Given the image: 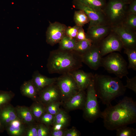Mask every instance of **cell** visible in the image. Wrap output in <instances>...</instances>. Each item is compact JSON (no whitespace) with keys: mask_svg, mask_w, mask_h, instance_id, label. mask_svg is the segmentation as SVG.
Segmentation results:
<instances>
[{"mask_svg":"<svg viewBox=\"0 0 136 136\" xmlns=\"http://www.w3.org/2000/svg\"><path fill=\"white\" fill-rule=\"evenodd\" d=\"M126 78V84L124 86L126 88L129 89L136 93V76L130 78L127 76Z\"/></svg>","mask_w":136,"mask_h":136,"instance_id":"8d00e7d4","label":"cell"},{"mask_svg":"<svg viewBox=\"0 0 136 136\" xmlns=\"http://www.w3.org/2000/svg\"><path fill=\"white\" fill-rule=\"evenodd\" d=\"M57 79V77H47L42 75L37 70L34 72L31 80L39 92L45 87L55 83Z\"/></svg>","mask_w":136,"mask_h":136,"instance_id":"e0dca14e","label":"cell"},{"mask_svg":"<svg viewBox=\"0 0 136 136\" xmlns=\"http://www.w3.org/2000/svg\"><path fill=\"white\" fill-rule=\"evenodd\" d=\"M37 122L26 124L24 136H37Z\"/></svg>","mask_w":136,"mask_h":136,"instance_id":"836d02e7","label":"cell"},{"mask_svg":"<svg viewBox=\"0 0 136 136\" xmlns=\"http://www.w3.org/2000/svg\"><path fill=\"white\" fill-rule=\"evenodd\" d=\"M79 27L76 25L72 27H67L65 35L73 39H76Z\"/></svg>","mask_w":136,"mask_h":136,"instance_id":"d590c367","label":"cell"},{"mask_svg":"<svg viewBox=\"0 0 136 136\" xmlns=\"http://www.w3.org/2000/svg\"><path fill=\"white\" fill-rule=\"evenodd\" d=\"M56 83L61 92L62 103L80 91L70 73L62 74L57 77Z\"/></svg>","mask_w":136,"mask_h":136,"instance_id":"52a82bcc","label":"cell"},{"mask_svg":"<svg viewBox=\"0 0 136 136\" xmlns=\"http://www.w3.org/2000/svg\"><path fill=\"white\" fill-rule=\"evenodd\" d=\"M74 20L76 25L79 27H83L90 21V19L86 14L84 11L79 10L75 11Z\"/></svg>","mask_w":136,"mask_h":136,"instance_id":"603a6c76","label":"cell"},{"mask_svg":"<svg viewBox=\"0 0 136 136\" xmlns=\"http://www.w3.org/2000/svg\"><path fill=\"white\" fill-rule=\"evenodd\" d=\"M37 136H50V127L39 122H37Z\"/></svg>","mask_w":136,"mask_h":136,"instance_id":"e575fe53","label":"cell"},{"mask_svg":"<svg viewBox=\"0 0 136 136\" xmlns=\"http://www.w3.org/2000/svg\"><path fill=\"white\" fill-rule=\"evenodd\" d=\"M22 95L30 98L34 101H38L39 92L31 79L24 81L20 87Z\"/></svg>","mask_w":136,"mask_h":136,"instance_id":"ffe728a7","label":"cell"},{"mask_svg":"<svg viewBox=\"0 0 136 136\" xmlns=\"http://www.w3.org/2000/svg\"><path fill=\"white\" fill-rule=\"evenodd\" d=\"M26 124L18 118L11 122L5 127L10 136H24Z\"/></svg>","mask_w":136,"mask_h":136,"instance_id":"d6986e66","label":"cell"},{"mask_svg":"<svg viewBox=\"0 0 136 136\" xmlns=\"http://www.w3.org/2000/svg\"><path fill=\"white\" fill-rule=\"evenodd\" d=\"M116 130L117 136H135L136 135V129L125 125L120 127Z\"/></svg>","mask_w":136,"mask_h":136,"instance_id":"4dcf8cb0","label":"cell"},{"mask_svg":"<svg viewBox=\"0 0 136 136\" xmlns=\"http://www.w3.org/2000/svg\"><path fill=\"white\" fill-rule=\"evenodd\" d=\"M73 5L77 9L84 11L89 17V26L108 25L104 11L96 10L75 0H73Z\"/></svg>","mask_w":136,"mask_h":136,"instance_id":"9c48e42d","label":"cell"},{"mask_svg":"<svg viewBox=\"0 0 136 136\" xmlns=\"http://www.w3.org/2000/svg\"><path fill=\"white\" fill-rule=\"evenodd\" d=\"M15 95L11 91L0 90V108L10 104Z\"/></svg>","mask_w":136,"mask_h":136,"instance_id":"f546056e","label":"cell"},{"mask_svg":"<svg viewBox=\"0 0 136 136\" xmlns=\"http://www.w3.org/2000/svg\"><path fill=\"white\" fill-rule=\"evenodd\" d=\"M121 25L128 30L136 32V14H127Z\"/></svg>","mask_w":136,"mask_h":136,"instance_id":"d4e9b609","label":"cell"},{"mask_svg":"<svg viewBox=\"0 0 136 136\" xmlns=\"http://www.w3.org/2000/svg\"><path fill=\"white\" fill-rule=\"evenodd\" d=\"M55 115L45 112L43 113L39 118L38 122L42 123L50 127L54 123Z\"/></svg>","mask_w":136,"mask_h":136,"instance_id":"1f68e13d","label":"cell"},{"mask_svg":"<svg viewBox=\"0 0 136 136\" xmlns=\"http://www.w3.org/2000/svg\"><path fill=\"white\" fill-rule=\"evenodd\" d=\"M86 38V33L83 27H79L76 38L77 41H80L85 39Z\"/></svg>","mask_w":136,"mask_h":136,"instance_id":"f35d334b","label":"cell"},{"mask_svg":"<svg viewBox=\"0 0 136 136\" xmlns=\"http://www.w3.org/2000/svg\"><path fill=\"white\" fill-rule=\"evenodd\" d=\"M86 93L85 90H80L65 101L62 104L66 110L71 111L83 110L85 103Z\"/></svg>","mask_w":136,"mask_h":136,"instance_id":"9a60e30c","label":"cell"},{"mask_svg":"<svg viewBox=\"0 0 136 136\" xmlns=\"http://www.w3.org/2000/svg\"><path fill=\"white\" fill-rule=\"evenodd\" d=\"M128 5L127 14H136V0H134Z\"/></svg>","mask_w":136,"mask_h":136,"instance_id":"ab89813d","label":"cell"},{"mask_svg":"<svg viewBox=\"0 0 136 136\" xmlns=\"http://www.w3.org/2000/svg\"><path fill=\"white\" fill-rule=\"evenodd\" d=\"M111 30L119 37L123 49L136 48V32L128 30L121 25L111 27Z\"/></svg>","mask_w":136,"mask_h":136,"instance_id":"4fadbf2b","label":"cell"},{"mask_svg":"<svg viewBox=\"0 0 136 136\" xmlns=\"http://www.w3.org/2000/svg\"><path fill=\"white\" fill-rule=\"evenodd\" d=\"M92 44V41L87 38L83 40L77 41L73 50L81 55L88 49Z\"/></svg>","mask_w":136,"mask_h":136,"instance_id":"f1b7e54d","label":"cell"},{"mask_svg":"<svg viewBox=\"0 0 136 136\" xmlns=\"http://www.w3.org/2000/svg\"><path fill=\"white\" fill-rule=\"evenodd\" d=\"M29 107L37 122L42 115L46 112L45 106L39 101H34Z\"/></svg>","mask_w":136,"mask_h":136,"instance_id":"7402d4cb","label":"cell"},{"mask_svg":"<svg viewBox=\"0 0 136 136\" xmlns=\"http://www.w3.org/2000/svg\"><path fill=\"white\" fill-rule=\"evenodd\" d=\"M81 133L79 131L73 127L69 129H64L63 136H80Z\"/></svg>","mask_w":136,"mask_h":136,"instance_id":"74e56055","label":"cell"},{"mask_svg":"<svg viewBox=\"0 0 136 136\" xmlns=\"http://www.w3.org/2000/svg\"><path fill=\"white\" fill-rule=\"evenodd\" d=\"M77 41L76 39H73L65 35L59 43V48L64 50H73Z\"/></svg>","mask_w":136,"mask_h":136,"instance_id":"cb8c5ba5","label":"cell"},{"mask_svg":"<svg viewBox=\"0 0 136 136\" xmlns=\"http://www.w3.org/2000/svg\"><path fill=\"white\" fill-rule=\"evenodd\" d=\"M94 9L103 11L107 4L106 0H75Z\"/></svg>","mask_w":136,"mask_h":136,"instance_id":"484cf974","label":"cell"},{"mask_svg":"<svg viewBox=\"0 0 136 136\" xmlns=\"http://www.w3.org/2000/svg\"><path fill=\"white\" fill-rule=\"evenodd\" d=\"M82 66L80 54L74 50L59 48L50 52L47 64L49 73L61 75L80 69Z\"/></svg>","mask_w":136,"mask_h":136,"instance_id":"7a4b0ae2","label":"cell"},{"mask_svg":"<svg viewBox=\"0 0 136 136\" xmlns=\"http://www.w3.org/2000/svg\"><path fill=\"white\" fill-rule=\"evenodd\" d=\"M65 129L51 131L50 136H63Z\"/></svg>","mask_w":136,"mask_h":136,"instance_id":"b9f144b4","label":"cell"},{"mask_svg":"<svg viewBox=\"0 0 136 136\" xmlns=\"http://www.w3.org/2000/svg\"><path fill=\"white\" fill-rule=\"evenodd\" d=\"M70 120V117L67 113L64 110L60 109L59 112L55 115L53 125L61 124L67 126L69 125Z\"/></svg>","mask_w":136,"mask_h":136,"instance_id":"83f0119b","label":"cell"},{"mask_svg":"<svg viewBox=\"0 0 136 136\" xmlns=\"http://www.w3.org/2000/svg\"><path fill=\"white\" fill-rule=\"evenodd\" d=\"M124 3L128 5L134 0H121Z\"/></svg>","mask_w":136,"mask_h":136,"instance_id":"ee69618b","label":"cell"},{"mask_svg":"<svg viewBox=\"0 0 136 136\" xmlns=\"http://www.w3.org/2000/svg\"><path fill=\"white\" fill-rule=\"evenodd\" d=\"M17 118L15 108L10 103L0 108V119L5 128L11 122Z\"/></svg>","mask_w":136,"mask_h":136,"instance_id":"ac0fdd59","label":"cell"},{"mask_svg":"<svg viewBox=\"0 0 136 136\" xmlns=\"http://www.w3.org/2000/svg\"><path fill=\"white\" fill-rule=\"evenodd\" d=\"M80 90H85L93 79L94 75L78 69L70 73Z\"/></svg>","mask_w":136,"mask_h":136,"instance_id":"2e32d148","label":"cell"},{"mask_svg":"<svg viewBox=\"0 0 136 136\" xmlns=\"http://www.w3.org/2000/svg\"><path fill=\"white\" fill-rule=\"evenodd\" d=\"M5 130V127L0 119V133L3 132Z\"/></svg>","mask_w":136,"mask_h":136,"instance_id":"7bdbcfd3","label":"cell"},{"mask_svg":"<svg viewBox=\"0 0 136 136\" xmlns=\"http://www.w3.org/2000/svg\"><path fill=\"white\" fill-rule=\"evenodd\" d=\"M86 89V101L82 110L83 117L89 122L92 123L100 117L101 113L94 89V79Z\"/></svg>","mask_w":136,"mask_h":136,"instance_id":"8992f818","label":"cell"},{"mask_svg":"<svg viewBox=\"0 0 136 136\" xmlns=\"http://www.w3.org/2000/svg\"><path fill=\"white\" fill-rule=\"evenodd\" d=\"M81 55L83 63L90 69L96 70L101 67L102 57L98 44H93L88 49Z\"/></svg>","mask_w":136,"mask_h":136,"instance_id":"30bf717a","label":"cell"},{"mask_svg":"<svg viewBox=\"0 0 136 136\" xmlns=\"http://www.w3.org/2000/svg\"><path fill=\"white\" fill-rule=\"evenodd\" d=\"M62 103L61 101H58L47 105L45 106L46 112L55 115L60 110L59 107Z\"/></svg>","mask_w":136,"mask_h":136,"instance_id":"d6a6232c","label":"cell"},{"mask_svg":"<svg viewBox=\"0 0 136 136\" xmlns=\"http://www.w3.org/2000/svg\"><path fill=\"white\" fill-rule=\"evenodd\" d=\"M111 31V27L108 25L88 26L86 38L93 44H98L107 36Z\"/></svg>","mask_w":136,"mask_h":136,"instance_id":"5bb4252c","label":"cell"},{"mask_svg":"<svg viewBox=\"0 0 136 136\" xmlns=\"http://www.w3.org/2000/svg\"><path fill=\"white\" fill-rule=\"evenodd\" d=\"M98 44L102 57L111 53L121 52L123 48V44L119 37L112 30L109 34Z\"/></svg>","mask_w":136,"mask_h":136,"instance_id":"ba28073f","label":"cell"},{"mask_svg":"<svg viewBox=\"0 0 136 136\" xmlns=\"http://www.w3.org/2000/svg\"><path fill=\"white\" fill-rule=\"evenodd\" d=\"M61 100V92L56 82L45 87L39 92L38 101L45 106Z\"/></svg>","mask_w":136,"mask_h":136,"instance_id":"7c38bea8","label":"cell"},{"mask_svg":"<svg viewBox=\"0 0 136 136\" xmlns=\"http://www.w3.org/2000/svg\"><path fill=\"white\" fill-rule=\"evenodd\" d=\"M120 79L108 75H94L96 95L104 104L107 106L110 105L113 100L125 93L126 88Z\"/></svg>","mask_w":136,"mask_h":136,"instance_id":"3957f363","label":"cell"},{"mask_svg":"<svg viewBox=\"0 0 136 136\" xmlns=\"http://www.w3.org/2000/svg\"><path fill=\"white\" fill-rule=\"evenodd\" d=\"M128 5L121 0H108L103 11L109 25H121L127 14Z\"/></svg>","mask_w":136,"mask_h":136,"instance_id":"277c9868","label":"cell"},{"mask_svg":"<svg viewBox=\"0 0 136 136\" xmlns=\"http://www.w3.org/2000/svg\"><path fill=\"white\" fill-rule=\"evenodd\" d=\"M50 128L51 131H56L63 129H65L67 127L61 124H54Z\"/></svg>","mask_w":136,"mask_h":136,"instance_id":"60d3db41","label":"cell"},{"mask_svg":"<svg viewBox=\"0 0 136 136\" xmlns=\"http://www.w3.org/2000/svg\"><path fill=\"white\" fill-rule=\"evenodd\" d=\"M15 108L18 118L26 124L37 122L29 107L24 106H17Z\"/></svg>","mask_w":136,"mask_h":136,"instance_id":"44dd1931","label":"cell"},{"mask_svg":"<svg viewBox=\"0 0 136 136\" xmlns=\"http://www.w3.org/2000/svg\"><path fill=\"white\" fill-rule=\"evenodd\" d=\"M124 53L128 57V69H132L136 71V48H124Z\"/></svg>","mask_w":136,"mask_h":136,"instance_id":"4316f807","label":"cell"},{"mask_svg":"<svg viewBox=\"0 0 136 136\" xmlns=\"http://www.w3.org/2000/svg\"><path fill=\"white\" fill-rule=\"evenodd\" d=\"M101 66L104 67L108 73L114 74L120 79L126 76L128 74L127 63L121 55L115 52L103 57Z\"/></svg>","mask_w":136,"mask_h":136,"instance_id":"5b68a950","label":"cell"},{"mask_svg":"<svg viewBox=\"0 0 136 136\" xmlns=\"http://www.w3.org/2000/svg\"><path fill=\"white\" fill-rule=\"evenodd\" d=\"M49 25L46 32V42L51 46L59 43L62 38L65 35L67 27L64 24L55 21L49 22Z\"/></svg>","mask_w":136,"mask_h":136,"instance_id":"8fae6325","label":"cell"},{"mask_svg":"<svg viewBox=\"0 0 136 136\" xmlns=\"http://www.w3.org/2000/svg\"><path fill=\"white\" fill-rule=\"evenodd\" d=\"M100 117L103 119L104 127L109 130L136 123V101L125 96L115 105L107 106Z\"/></svg>","mask_w":136,"mask_h":136,"instance_id":"6da1fadb","label":"cell"}]
</instances>
